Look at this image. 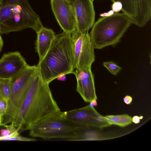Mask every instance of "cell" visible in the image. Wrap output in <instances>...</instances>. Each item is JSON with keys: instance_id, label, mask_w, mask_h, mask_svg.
<instances>
[{"instance_id": "cell-1", "label": "cell", "mask_w": 151, "mask_h": 151, "mask_svg": "<svg viewBox=\"0 0 151 151\" xmlns=\"http://www.w3.org/2000/svg\"><path fill=\"white\" fill-rule=\"evenodd\" d=\"M60 110L49 86L39 73L34 79L14 120L12 123L20 130Z\"/></svg>"}, {"instance_id": "cell-2", "label": "cell", "mask_w": 151, "mask_h": 151, "mask_svg": "<svg viewBox=\"0 0 151 151\" xmlns=\"http://www.w3.org/2000/svg\"><path fill=\"white\" fill-rule=\"evenodd\" d=\"M42 79L48 84L60 75L74 73V44L71 34L56 35L46 54L37 65Z\"/></svg>"}, {"instance_id": "cell-3", "label": "cell", "mask_w": 151, "mask_h": 151, "mask_svg": "<svg viewBox=\"0 0 151 151\" xmlns=\"http://www.w3.org/2000/svg\"><path fill=\"white\" fill-rule=\"evenodd\" d=\"M43 27L27 0H0V34L28 28L36 33Z\"/></svg>"}, {"instance_id": "cell-4", "label": "cell", "mask_w": 151, "mask_h": 151, "mask_svg": "<svg viewBox=\"0 0 151 151\" xmlns=\"http://www.w3.org/2000/svg\"><path fill=\"white\" fill-rule=\"evenodd\" d=\"M86 127L69 120L65 116L64 112L60 110L31 124L27 130H29L32 137L69 141L79 130Z\"/></svg>"}, {"instance_id": "cell-5", "label": "cell", "mask_w": 151, "mask_h": 151, "mask_svg": "<svg viewBox=\"0 0 151 151\" xmlns=\"http://www.w3.org/2000/svg\"><path fill=\"white\" fill-rule=\"evenodd\" d=\"M131 24L130 18L123 13L100 18L93 24L89 34L94 48L101 49L117 44Z\"/></svg>"}, {"instance_id": "cell-6", "label": "cell", "mask_w": 151, "mask_h": 151, "mask_svg": "<svg viewBox=\"0 0 151 151\" xmlns=\"http://www.w3.org/2000/svg\"><path fill=\"white\" fill-rule=\"evenodd\" d=\"M39 73L37 65H28L11 78L10 96L8 108L4 116L2 122L4 125L12 123L14 120L31 86Z\"/></svg>"}, {"instance_id": "cell-7", "label": "cell", "mask_w": 151, "mask_h": 151, "mask_svg": "<svg viewBox=\"0 0 151 151\" xmlns=\"http://www.w3.org/2000/svg\"><path fill=\"white\" fill-rule=\"evenodd\" d=\"M71 34L74 44L75 69L81 70L91 68L95 56L89 34L81 33L76 30Z\"/></svg>"}, {"instance_id": "cell-8", "label": "cell", "mask_w": 151, "mask_h": 151, "mask_svg": "<svg viewBox=\"0 0 151 151\" xmlns=\"http://www.w3.org/2000/svg\"><path fill=\"white\" fill-rule=\"evenodd\" d=\"M65 117L76 124L102 129L111 126L106 119L89 104L84 107L64 112Z\"/></svg>"}, {"instance_id": "cell-9", "label": "cell", "mask_w": 151, "mask_h": 151, "mask_svg": "<svg viewBox=\"0 0 151 151\" xmlns=\"http://www.w3.org/2000/svg\"><path fill=\"white\" fill-rule=\"evenodd\" d=\"M51 9L63 32L71 34L76 30V23L73 4L69 0H50Z\"/></svg>"}, {"instance_id": "cell-10", "label": "cell", "mask_w": 151, "mask_h": 151, "mask_svg": "<svg viewBox=\"0 0 151 151\" xmlns=\"http://www.w3.org/2000/svg\"><path fill=\"white\" fill-rule=\"evenodd\" d=\"M93 0H74L76 30L80 33L87 32L94 23L95 12Z\"/></svg>"}, {"instance_id": "cell-11", "label": "cell", "mask_w": 151, "mask_h": 151, "mask_svg": "<svg viewBox=\"0 0 151 151\" xmlns=\"http://www.w3.org/2000/svg\"><path fill=\"white\" fill-rule=\"evenodd\" d=\"M28 65L19 52L4 54L0 59V78H11Z\"/></svg>"}, {"instance_id": "cell-12", "label": "cell", "mask_w": 151, "mask_h": 151, "mask_svg": "<svg viewBox=\"0 0 151 151\" xmlns=\"http://www.w3.org/2000/svg\"><path fill=\"white\" fill-rule=\"evenodd\" d=\"M77 80L76 91L86 102L97 100L93 75L91 68L78 70L75 69L73 73Z\"/></svg>"}, {"instance_id": "cell-13", "label": "cell", "mask_w": 151, "mask_h": 151, "mask_svg": "<svg viewBox=\"0 0 151 151\" xmlns=\"http://www.w3.org/2000/svg\"><path fill=\"white\" fill-rule=\"evenodd\" d=\"M35 49L41 61L48 52L56 35L52 29L43 26L37 32Z\"/></svg>"}, {"instance_id": "cell-14", "label": "cell", "mask_w": 151, "mask_h": 151, "mask_svg": "<svg viewBox=\"0 0 151 151\" xmlns=\"http://www.w3.org/2000/svg\"><path fill=\"white\" fill-rule=\"evenodd\" d=\"M135 15L132 24L139 27L145 26L151 17V0H134Z\"/></svg>"}, {"instance_id": "cell-15", "label": "cell", "mask_w": 151, "mask_h": 151, "mask_svg": "<svg viewBox=\"0 0 151 151\" xmlns=\"http://www.w3.org/2000/svg\"><path fill=\"white\" fill-rule=\"evenodd\" d=\"M101 129L87 127L80 130L70 141L101 140L113 139L115 136L102 133Z\"/></svg>"}, {"instance_id": "cell-16", "label": "cell", "mask_w": 151, "mask_h": 151, "mask_svg": "<svg viewBox=\"0 0 151 151\" xmlns=\"http://www.w3.org/2000/svg\"><path fill=\"white\" fill-rule=\"evenodd\" d=\"M104 116L111 125H114L124 127L130 124L132 122V117L127 114L109 115Z\"/></svg>"}, {"instance_id": "cell-17", "label": "cell", "mask_w": 151, "mask_h": 151, "mask_svg": "<svg viewBox=\"0 0 151 151\" xmlns=\"http://www.w3.org/2000/svg\"><path fill=\"white\" fill-rule=\"evenodd\" d=\"M116 1L121 2L122 5V11L130 18L132 22L135 15L134 0H112L113 2Z\"/></svg>"}, {"instance_id": "cell-18", "label": "cell", "mask_w": 151, "mask_h": 151, "mask_svg": "<svg viewBox=\"0 0 151 151\" xmlns=\"http://www.w3.org/2000/svg\"><path fill=\"white\" fill-rule=\"evenodd\" d=\"M12 87L11 78H0V94L9 101Z\"/></svg>"}, {"instance_id": "cell-19", "label": "cell", "mask_w": 151, "mask_h": 151, "mask_svg": "<svg viewBox=\"0 0 151 151\" xmlns=\"http://www.w3.org/2000/svg\"><path fill=\"white\" fill-rule=\"evenodd\" d=\"M4 126L6 129H1L0 131V141H4L6 138L19 135L18 131L20 129L19 128H16L12 123L9 125H6Z\"/></svg>"}, {"instance_id": "cell-20", "label": "cell", "mask_w": 151, "mask_h": 151, "mask_svg": "<svg viewBox=\"0 0 151 151\" xmlns=\"http://www.w3.org/2000/svg\"><path fill=\"white\" fill-rule=\"evenodd\" d=\"M103 66L112 75H117L122 70V68L113 61H106L103 63Z\"/></svg>"}, {"instance_id": "cell-21", "label": "cell", "mask_w": 151, "mask_h": 151, "mask_svg": "<svg viewBox=\"0 0 151 151\" xmlns=\"http://www.w3.org/2000/svg\"><path fill=\"white\" fill-rule=\"evenodd\" d=\"M8 101L0 94V115L2 120L8 107Z\"/></svg>"}, {"instance_id": "cell-22", "label": "cell", "mask_w": 151, "mask_h": 151, "mask_svg": "<svg viewBox=\"0 0 151 151\" xmlns=\"http://www.w3.org/2000/svg\"><path fill=\"white\" fill-rule=\"evenodd\" d=\"M112 10L115 13H117L122 10V4L119 1L113 2L111 6Z\"/></svg>"}, {"instance_id": "cell-23", "label": "cell", "mask_w": 151, "mask_h": 151, "mask_svg": "<svg viewBox=\"0 0 151 151\" xmlns=\"http://www.w3.org/2000/svg\"><path fill=\"white\" fill-rule=\"evenodd\" d=\"M124 102L127 104H131L132 101V98L130 96L127 95L123 99Z\"/></svg>"}, {"instance_id": "cell-24", "label": "cell", "mask_w": 151, "mask_h": 151, "mask_svg": "<svg viewBox=\"0 0 151 151\" xmlns=\"http://www.w3.org/2000/svg\"><path fill=\"white\" fill-rule=\"evenodd\" d=\"M143 118V116H135L132 118V122L135 124H138L140 122V119Z\"/></svg>"}, {"instance_id": "cell-25", "label": "cell", "mask_w": 151, "mask_h": 151, "mask_svg": "<svg viewBox=\"0 0 151 151\" xmlns=\"http://www.w3.org/2000/svg\"><path fill=\"white\" fill-rule=\"evenodd\" d=\"M114 13V11L112 10H111L107 12L101 14L100 16L101 17H108L113 15Z\"/></svg>"}, {"instance_id": "cell-26", "label": "cell", "mask_w": 151, "mask_h": 151, "mask_svg": "<svg viewBox=\"0 0 151 151\" xmlns=\"http://www.w3.org/2000/svg\"><path fill=\"white\" fill-rule=\"evenodd\" d=\"M57 79L59 81H64L66 79V75L64 74H61L57 78Z\"/></svg>"}, {"instance_id": "cell-27", "label": "cell", "mask_w": 151, "mask_h": 151, "mask_svg": "<svg viewBox=\"0 0 151 151\" xmlns=\"http://www.w3.org/2000/svg\"><path fill=\"white\" fill-rule=\"evenodd\" d=\"M97 99H94L90 102L89 104L91 106L93 107L97 106Z\"/></svg>"}, {"instance_id": "cell-28", "label": "cell", "mask_w": 151, "mask_h": 151, "mask_svg": "<svg viewBox=\"0 0 151 151\" xmlns=\"http://www.w3.org/2000/svg\"><path fill=\"white\" fill-rule=\"evenodd\" d=\"M3 41L2 37L0 35V52L1 51L3 47Z\"/></svg>"}, {"instance_id": "cell-29", "label": "cell", "mask_w": 151, "mask_h": 151, "mask_svg": "<svg viewBox=\"0 0 151 151\" xmlns=\"http://www.w3.org/2000/svg\"><path fill=\"white\" fill-rule=\"evenodd\" d=\"M3 121L0 115V124H2Z\"/></svg>"}, {"instance_id": "cell-30", "label": "cell", "mask_w": 151, "mask_h": 151, "mask_svg": "<svg viewBox=\"0 0 151 151\" xmlns=\"http://www.w3.org/2000/svg\"><path fill=\"white\" fill-rule=\"evenodd\" d=\"M71 2L73 3L74 1V0H69Z\"/></svg>"}, {"instance_id": "cell-31", "label": "cell", "mask_w": 151, "mask_h": 151, "mask_svg": "<svg viewBox=\"0 0 151 151\" xmlns=\"http://www.w3.org/2000/svg\"><path fill=\"white\" fill-rule=\"evenodd\" d=\"M4 126V125L2 123V124H0V126Z\"/></svg>"}, {"instance_id": "cell-32", "label": "cell", "mask_w": 151, "mask_h": 151, "mask_svg": "<svg viewBox=\"0 0 151 151\" xmlns=\"http://www.w3.org/2000/svg\"><path fill=\"white\" fill-rule=\"evenodd\" d=\"M111 0L112 1V0Z\"/></svg>"}]
</instances>
